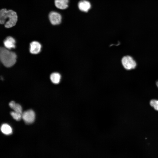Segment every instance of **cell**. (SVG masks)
Masks as SVG:
<instances>
[{
	"instance_id": "6da1fadb",
	"label": "cell",
	"mask_w": 158,
	"mask_h": 158,
	"mask_svg": "<svg viewBox=\"0 0 158 158\" xmlns=\"http://www.w3.org/2000/svg\"><path fill=\"white\" fill-rule=\"evenodd\" d=\"M18 20L16 13L12 10H7L3 8L0 11V23L5 24V27L7 28L14 26Z\"/></svg>"
},
{
	"instance_id": "7a4b0ae2",
	"label": "cell",
	"mask_w": 158,
	"mask_h": 158,
	"mask_svg": "<svg viewBox=\"0 0 158 158\" xmlns=\"http://www.w3.org/2000/svg\"><path fill=\"white\" fill-rule=\"evenodd\" d=\"M5 47H1L0 59L3 64L5 67H9L14 65L16 62V54L10 51Z\"/></svg>"
},
{
	"instance_id": "3957f363",
	"label": "cell",
	"mask_w": 158,
	"mask_h": 158,
	"mask_svg": "<svg viewBox=\"0 0 158 158\" xmlns=\"http://www.w3.org/2000/svg\"><path fill=\"white\" fill-rule=\"evenodd\" d=\"M121 61L123 66L127 70L133 69L136 66L135 61L131 56H124L122 59Z\"/></svg>"
},
{
	"instance_id": "277c9868",
	"label": "cell",
	"mask_w": 158,
	"mask_h": 158,
	"mask_svg": "<svg viewBox=\"0 0 158 158\" xmlns=\"http://www.w3.org/2000/svg\"><path fill=\"white\" fill-rule=\"evenodd\" d=\"M22 118L27 124L32 123L35 119V114L32 109H29L24 111L22 114Z\"/></svg>"
},
{
	"instance_id": "5b68a950",
	"label": "cell",
	"mask_w": 158,
	"mask_h": 158,
	"mask_svg": "<svg viewBox=\"0 0 158 158\" xmlns=\"http://www.w3.org/2000/svg\"><path fill=\"white\" fill-rule=\"evenodd\" d=\"M48 17L49 21L52 25H58L61 22V15L57 12L54 11L51 12L49 14Z\"/></svg>"
},
{
	"instance_id": "8992f818",
	"label": "cell",
	"mask_w": 158,
	"mask_h": 158,
	"mask_svg": "<svg viewBox=\"0 0 158 158\" xmlns=\"http://www.w3.org/2000/svg\"><path fill=\"white\" fill-rule=\"evenodd\" d=\"M41 45L38 42L34 41L32 42L30 44V51L33 54H37L40 51Z\"/></svg>"
},
{
	"instance_id": "52a82bcc",
	"label": "cell",
	"mask_w": 158,
	"mask_h": 158,
	"mask_svg": "<svg viewBox=\"0 0 158 158\" xmlns=\"http://www.w3.org/2000/svg\"><path fill=\"white\" fill-rule=\"evenodd\" d=\"M16 41L13 37L8 36L6 37L4 41V44L6 48L10 49L16 47Z\"/></svg>"
},
{
	"instance_id": "ba28073f",
	"label": "cell",
	"mask_w": 158,
	"mask_h": 158,
	"mask_svg": "<svg viewBox=\"0 0 158 158\" xmlns=\"http://www.w3.org/2000/svg\"><path fill=\"white\" fill-rule=\"evenodd\" d=\"M78 6L80 11L85 12H87L91 7L90 2L85 0H82L80 1Z\"/></svg>"
},
{
	"instance_id": "9c48e42d",
	"label": "cell",
	"mask_w": 158,
	"mask_h": 158,
	"mask_svg": "<svg viewBox=\"0 0 158 158\" xmlns=\"http://www.w3.org/2000/svg\"><path fill=\"white\" fill-rule=\"evenodd\" d=\"M68 0H54L56 7L61 9H64L68 6Z\"/></svg>"
},
{
	"instance_id": "30bf717a",
	"label": "cell",
	"mask_w": 158,
	"mask_h": 158,
	"mask_svg": "<svg viewBox=\"0 0 158 158\" xmlns=\"http://www.w3.org/2000/svg\"><path fill=\"white\" fill-rule=\"evenodd\" d=\"M9 105L14 111L22 114L23 113L22 108L20 104L16 103L14 101H11L9 102Z\"/></svg>"
},
{
	"instance_id": "8fae6325",
	"label": "cell",
	"mask_w": 158,
	"mask_h": 158,
	"mask_svg": "<svg viewBox=\"0 0 158 158\" xmlns=\"http://www.w3.org/2000/svg\"><path fill=\"white\" fill-rule=\"evenodd\" d=\"M1 130L2 132L6 135H9L12 133V128L8 124L4 123L3 124L1 127Z\"/></svg>"
},
{
	"instance_id": "7c38bea8",
	"label": "cell",
	"mask_w": 158,
	"mask_h": 158,
	"mask_svg": "<svg viewBox=\"0 0 158 158\" xmlns=\"http://www.w3.org/2000/svg\"><path fill=\"white\" fill-rule=\"evenodd\" d=\"M61 76L58 73L55 72L51 73L50 76L51 81L54 84H58L60 81Z\"/></svg>"
},
{
	"instance_id": "4fadbf2b",
	"label": "cell",
	"mask_w": 158,
	"mask_h": 158,
	"mask_svg": "<svg viewBox=\"0 0 158 158\" xmlns=\"http://www.w3.org/2000/svg\"><path fill=\"white\" fill-rule=\"evenodd\" d=\"M10 114L13 119L17 121H20L22 118V114L15 111L11 112Z\"/></svg>"
},
{
	"instance_id": "5bb4252c",
	"label": "cell",
	"mask_w": 158,
	"mask_h": 158,
	"mask_svg": "<svg viewBox=\"0 0 158 158\" xmlns=\"http://www.w3.org/2000/svg\"><path fill=\"white\" fill-rule=\"evenodd\" d=\"M150 104L155 109L158 111V100H152L150 101Z\"/></svg>"
},
{
	"instance_id": "9a60e30c",
	"label": "cell",
	"mask_w": 158,
	"mask_h": 158,
	"mask_svg": "<svg viewBox=\"0 0 158 158\" xmlns=\"http://www.w3.org/2000/svg\"><path fill=\"white\" fill-rule=\"evenodd\" d=\"M158 87V81H157L156 83Z\"/></svg>"
}]
</instances>
